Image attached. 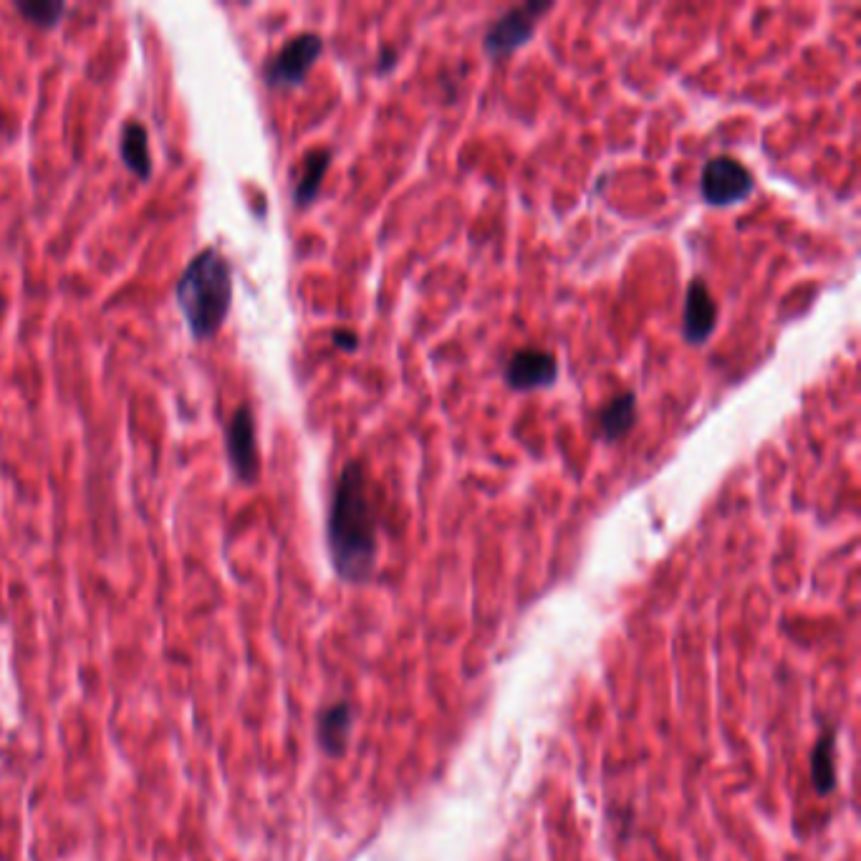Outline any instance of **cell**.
Segmentation results:
<instances>
[{
  "instance_id": "1",
  "label": "cell",
  "mask_w": 861,
  "mask_h": 861,
  "mask_svg": "<svg viewBox=\"0 0 861 861\" xmlns=\"http://www.w3.org/2000/svg\"><path fill=\"white\" fill-rule=\"evenodd\" d=\"M334 571L349 584L367 581L377 564V505L361 460H349L334 485L326 521Z\"/></svg>"
},
{
  "instance_id": "2",
  "label": "cell",
  "mask_w": 861,
  "mask_h": 861,
  "mask_svg": "<svg viewBox=\"0 0 861 861\" xmlns=\"http://www.w3.org/2000/svg\"><path fill=\"white\" fill-rule=\"evenodd\" d=\"M175 296L195 342H208L223 328L233 304V269L220 248L210 245L195 255L177 281Z\"/></svg>"
},
{
  "instance_id": "3",
  "label": "cell",
  "mask_w": 861,
  "mask_h": 861,
  "mask_svg": "<svg viewBox=\"0 0 861 861\" xmlns=\"http://www.w3.org/2000/svg\"><path fill=\"white\" fill-rule=\"evenodd\" d=\"M554 8V3H523V6H513L508 11L501 13L495 21L491 23V29L485 31L483 46L485 53L493 59H503L511 56L513 51H518L521 46L534 39L538 18L548 13Z\"/></svg>"
},
{
  "instance_id": "4",
  "label": "cell",
  "mask_w": 861,
  "mask_h": 861,
  "mask_svg": "<svg viewBox=\"0 0 861 861\" xmlns=\"http://www.w3.org/2000/svg\"><path fill=\"white\" fill-rule=\"evenodd\" d=\"M322 51H324V39L318 33L306 31L293 35V39H288L279 49L276 56L265 64L263 69L265 84L273 88L301 86L306 82L308 71L314 69L316 59L322 56Z\"/></svg>"
},
{
  "instance_id": "5",
  "label": "cell",
  "mask_w": 861,
  "mask_h": 861,
  "mask_svg": "<svg viewBox=\"0 0 861 861\" xmlns=\"http://www.w3.org/2000/svg\"><path fill=\"white\" fill-rule=\"evenodd\" d=\"M753 188H756L753 172L731 155L710 157L700 177V190L710 206H735L748 200Z\"/></svg>"
},
{
  "instance_id": "6",
  "label": "cell",
  "mask_w": 861,
  "mask_h": 861,
  "mask_svg": "<svg viewBox=\"0 0 861 861\" xmlns=\"http://www.w3.org/2000/svg\"><path fill=\"white\" fill-rule=\"evenodd\" d=\"M225 455L238 475V481L253 485L261 473L259 434H255V414L251 405H241L230 417L225 428Z\"/></svg>"
},
{
  "instance_id": "7",
  "label": "cell",
  "mask_w": 861,
  "mask_h": 861,
  "mask_svg": "<svg viewBox=\"0 0 861 861\" xmlns=\"http://www.w3.org/2000/svg\"><path fill=\"white\" fill-rule=\"evenodd\" d=\"M558 379V361L552 351L518 349L505 364V381L518 392L552 387Z\"/></svg>"
},
{
  "instance_id": "8",
  "label": "cell",
  "mask_w": 861,
  "mask_h": 861,
  "mask_svg": "<svg viewBox=\"0 0 861 861\" xmlns=\"http://www.w3.org/2000/svg\"><path fill=\"white\" fill-rule=\"evenodd\" d=\"M717 326V304L703 279L690 283L682 316V336L687 344H705Z\"/></svg>"
},
{
  "instance_id": "9",
  "label": "cell",
  "mask_w": 861,
  "mask_h": 861,
  "mask_svg": "<svg viewBox=\"0 0 861 861\" xmlns=\"http://www.w3.org/2000/svg\"><path fill=\"white\" fill-rule=\"evenodd\" d=\"M601 440L615 442L621 440L627 432H632L637 424V397L634 392H619L601 407L597 414Z\"/></svg>"
},
{
  "instance_id": "10",
  "label": "cell",
  "mask_w": 861,
  "mask_h": 861,
  "mask_svg": "<svg viewBox=\"0 0 861 861\" xmlns=\"http://www.w3.org/2000/svg\"><path fill=\"white\" fill-rule=\"evenodd\" d=\"M332 157L334 155L328 147H314L301 159L296 188H293V200H296L298 208H306L314 202L318 190H322L328 167H332Z\"/></svg>"
},
{
  "instance_id": "11",
  "label": "cell",
  "mask_w": 861,
  "mask_h": 861,
  "mask_svg": "<svg viewBox=\"0 0 861 861\" xmlns=\"http://www.w3.org/2000/svg\"><path fill=\"white\" fill-rule=\"evenodd\" d=\"M119 155L122 162L127 165V170L137 175L139 180H149V177H153V153H149V135L145 124H139L137 119L124 124L119 137Z\"/></svg>"
},
{
  "instance_id": "12",
  "label": "cell",
  "mask_w": 861,
  "mask_h": 861,
  "mask_svg": "<svg viewBox=\"0 0 861 861\" xmlns=\"http://www.w3.org/2000/svg\"><path fill=\"white\" fill-rule=\"evenodd\" d=\"M351 725H354V713L349 703H336L318 715V727H316L318 743H322V748L328 753V756H342L346 750V743H349V735H351Z\"/></svg>"
},
{
  "instance_id": "13",
  "label": "cell",
  "mask_w": 861,
  "mask_h": 861,
  "mask_svg": "<svg viewBox=\"0 0 861 861\" xmlns=\"http://www.w3.org/2000/svg\"><path fill=\"white\" fill-rule=\"evenodd\" d=\"M837 738L833 731L819 735L811 750V780L819 796H829L837 788Z\"/></svg>"
},
{
  "instance_id": "14",
  "label": "cell",
  "mask_w": 861,
  "mask_h": 861,
  "mask_svg": "<svg viewBox=\"0 0 861 861\" xmlns=\"http://www.w3.org/2000/svg\"><path fill=\"white\" fill-rule=\"evenodd\" d=\"M15 11L21 13L25 21L39 25V29H53V25H59L61 18H64L66 6L53 3V0H18Z\"/></svg>"
},
{
  "instance_id": "15",
  "label": "cell",
  "mask_w": 861,
  "mask_h": 861,
  "mask_svg": "<svg viewBox=\"0 0 861 861\" xmlns=\"http://www.w3.org/2000/svg\"><path fill=\"white\" fill-rule=\"evenodd\" d=\"M332 339H334V346H339V349H344V351H354L359 346V336L349 332V328H336Z\"/></svg>"
},
{
  "instance_id": "16",
  "label": "cell",
  "mask_w": 861,
  "mask_h": 861,
  "mask_svg": "<svg viewBox=\"0 0 861 861\" xmlns=\"http://www.w3.org/2000/svg\"><path fill=\"white\" fill-rule=\"evenodd\" d=\"M0 308H3V298H0Z\"/></svg>"
}]
</instances>
